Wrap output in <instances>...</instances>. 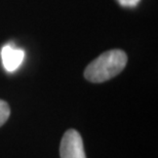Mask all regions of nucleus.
I'll return each mask as SVG.
<instances>
[{"mask_svg": "<svg viewBox=\"0 0 158 158\" xmlns=\"http://www.w3.org/2000/svg\"><path fill=\"white\" fill-rule=\"evenodd\" d=\"M126 63L127 56L123 50H108L88 64L84 71V77L93 83H102L121 73Z\"/></svg>", "mask_w": 158, "mask_h": 158, "instance_id": "1", "label": "nucleus"}, {"mask_svg": "<svg viewBox=\"0 0 158 158\" xmlns=\"http://www.w3.org/2000/svg\"><path fill=\"white\" fill-rule=\"evenodd\" d=\"M61 158H86L80 134L75 129L65 132L60 146Z\"/></svg>", "mask_w": 158, "mask_h": 158, "instance_id": "2", "label": "nucleus"}, {"mask_svg": "<svg viewBox=\"0 0 158 158\" xmlns=\"http://www.w3.org/2000/svg\"><path fill=\"white\" fill-rule=\"evenodd\" d=\"M25 58V52L21 48L9 45H5L1 50V59L5 70L14 72L20 67Z\"/></svg>", "mask_w": 158, "mask_h": 158, "instance_id": "3", "label": "nucleus"}, {"mask_svg": "<svg viewBox=\"0 0 158 158\" xmlns=\"http://www.w3.org/2000/svg\"><path fill=\"white\" fill-rule=\"evenodd\" d=\"M10 115V109L8 104L4 101L0 100V126H2Z\"/></svg>", "mask_w": 158, "mask_h": 158, "instance_id": "4", "label": "nucleus"}, {"mask_svg": "<svg viewBox=\"0 0 158 158\" xmlns=\"http://www.w3.org/2000/svg\"><path fill=\"white\" fill-rule=\"evenodd\" d=\"M117 1L122 6H125V7H135V6L139 4V2L141 0H117Z\"/></svg>", "mask_w": 158, "mask_h": 158, "instance_id": "5", "label": "nucleus"}]
</instances>
